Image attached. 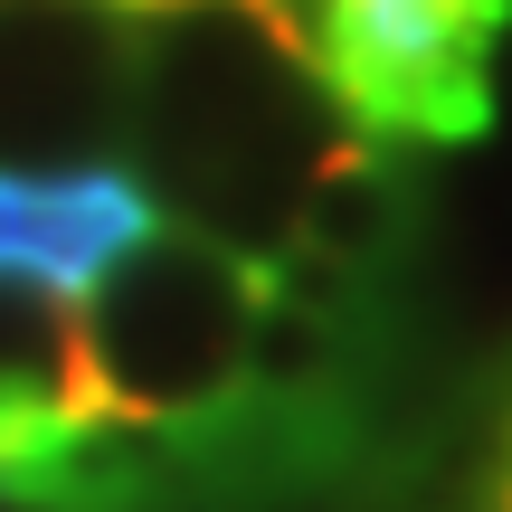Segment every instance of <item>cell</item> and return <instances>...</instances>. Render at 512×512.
I'll use <instances>...</instances> for the list:
<instances>
[{
	"instance_id": "9c48e42d",
	"label": "cell",
	"mask_w": 512,
	"mask_h": 512,
	"mask_svg": "<svg viewBox=\"0 0 512 512\" xmlns=\"http://www.w3.org/2000/svg\"><path fill=\"white\" fill-rule=\"evenodd\" d=\"M114 10H162V0H114Z\"/></svg>"
},
{
	"instance_id": "ba28073f",
	"label": "cell",
	"mask_w": 512,
	"mask_h": 512,
	"mask_svg": "<svg viewBox=\"0 0 512 512\" xmlns=\"http://www.w3.org/2000/svg\"><path fill=\"white\" fill-rule=\"evenodd\" d=\"M475 512H512V408H503V437H494V465H484V503Z\"/></svg>"
},
{
	"instance_id": "8992f818",
	"label": "cell",
	"mask_w": 512,
	"mask_h": 512,
	"mask_svg": "<svg viewBox=\"0 0 512 512\" xmlns=\"http://www.w3.org/2000/svg\"><path fill=\"white\" fill-rule=\"evenodd\" d=\"M95 418V380H86V313L67 285L0 266V456L38 437H67Z\"/></svg>"
},
{
	"instance_id": "7a4b0ae2",
	"label": "cell",
	"mask_w": 512,
	"mask_h": 512,
	"mask_svg": "<svg viewBox=\"0 0 512 512\" xmlns=\"http://www.w3.org/2000/svg\"><path fill=\"white\" fill-rule=\"evenodd\" d=\"M86 313V380L95 418L124 427H200L247 380V323H256V266L190 228L152 219L124 256L95 266L76 294Z\"/></svg>"
},
{
	"instance_id": "3957f363",
	"label": "cell",
	"mask_w": 512,
	"mask_h": 512,
	"mask_svg": "<svg viewBox=\"0 0 512 512\" xmlns=\"http://www.w3.org/2000/svg\"><path fill=\"white\" fill-rule=\"evenodd\" d=\"M370 143H475L494 124L512 0H256Z\"/></svg>"
},
{
	"instance_id": "52a82bcc",
	"label": "cell",
	"mask_w": 512,
	"mask_h": 512,
	"mask_svg": "<svg viewBox=\"0 0 512 512\" xmlns=\"http://www.w3.org/2000/svg\"><path fill=\"white\" fill-rule=\"evenodd\" d=\"M408 238H418V190L399 171V143H370V133H342L323 152V171L294 200V256L351 275V285H389L399 275Z\"/></svg>"
},
{
	"instance_id": "277c9868",
	"label": "cell",
	"mask_w": 512,
	"mask_h": 512,
	"mask_svg": "<svg viewBox=\"0 0 512 512\" xmlns=\"http://www.w3.org/2000/svg\"><path fill=\"white\" fill-rule=\"evenodd\" d=\"M133 10L0 0V171H86L124 152Z\"/></svg>"
},
{
	"instance_id": "5b68a950",
	"label": "cell",
	"mask_w": 512,
	"mask_h": 512,
	"mask_svg": "<svg viewBox=\"0 0 512 512\" xmlns=\"http://www.w3.org/2000/svg\"><path fill=\"white\" fill-rule=\"evenodd\" d=\"M152 228V200L133 171L86 162V171H0V266L48 275L86 294L105 256H124Z\"/></svg>"
},
{
	"instance_id": "6da1fadb",
	"label": "cell",
	"mask_w": 512,
	"mask_h": 512,
	"mask_svg": "<svg viewBox=\"0 0 512 512\" xmlns=\"http://www.w3.org/2000/svg\"><path fill=\"white\" fill-rule=\"evenodd\" d=\"M342 105L275 38L256 0H162L133 10V95L124 152L152 219L275 266L294 238V200L342 143Z\"/></svg>"
}]
</instances>
